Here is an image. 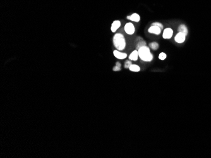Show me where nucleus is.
Wrapping results in <instances>:
<instances>
[{
  "mask_svg": "<svg viewBox=\"0 0 211 158\" xmlns=\"http://www.w3.org/2000/svg\"><path fill=\"white\" fill-rule=\"evenodd\" d=\"M129 69L132 72H139L140 71V68L136 64H131V66L129 68Z\"/></svg>",
  "mask_w": 211,
  "mask_h": 158,
  "instance_id": "12",
  "label": "nucleus"
},
{
  "mask_svg": "<svg viewBox=\"0 0 211 158\" xmlns=\"http://www.w3.org/2000/svg\"><path fill=\"white\" fill-rule=\"evenodd\" d=\"M186 36L187 35H184V33H181V32H178L176 34V35L175 36V37H174V40H175L177 43H183L186 39Z\"/></svg>",
  "mask_w": 211,
  "mask_h": 158,
  "instance_id": "4",
  "label": "nucleus"
},
{
  "mask_svg": "<svg viewBox=\"0 0 211 158\" xmlns=\"http://www.w3.org/2000/svg\"><path fill=\"white\" fill-rule=\"evenodd\" d=\"M173 34V30L170 28H167L164 30L162 37L164 39H169L172 37Z\"/></svg>",
  "mask_w": 211,
  "mask_h": 158,
  "instance_id": "5",
  "label": "nucleus"
},
{
  "mask_svg": "<svg viewBox=\"0 0 211 158\" xmlns=\"http://www.w3.org/2000/svg\"><path fill=\"white\" fill-rule=\"evenodd\" d=\"M113 42L116 49L120 51H123L127 46L126 39L122 33H116L113 39Z\"/></svg>",
  "mask_w": 211,
  "mask_h": 158,
  "instance_id": "1",
  "label": "nucleus"
},
{
  "mask_svg": "<svg viewBox=\"0 0 211 158\" xmlns=\"http://www.w3.org/2000/svg\"><path fill=\"white\" fill-rule=\"evenodd\" d=\"M132 64L131 63V60H128V61H127L125 62V63H124V68L126 69H129L130 66H131V65Z\"/></svg>",
  "mask_w": 211,
  "mask_h": 158,
  "instance_id": "16",
  "label": "nucleus"
},
{
  "mask_svg": "<svg viewBox=\"0 0 211 158\" xmlns=\"http://www.w3.org/2000/svg\"><path fill=\"white\" fill-rule=\"evenodd\" d=\"M152 25H156V26H157V27H159V28H160L161 30H162V29L163 28V25H162V23H159V22H154V23H152Z\"/></svg>",
  "mask_w": 211,
  "mask_h": 158,
  "instance_id": "18",
  "label": "nucleus"
},
{
  "mask_svg": "<svg viewBox=\"0 0 211 158\" xmlns=\"http://www.w3.org/2000/svg\"><path fill=\"white\" fill-rule=\"evenodd\" d=\"M121 23L120 20H115V21L113 22L112 24H111V32L115 33L117 31L119 28L121 27Z\"/></svg>",
  "mask_w": 211,
  "mask_h": 158,
  "instance_id": "7",
  "label": "nucleus"
},
{
  "mask_svg": "<svg viewBox=\"0 0 211 158\" xmlns=\"http://www.w3.org/2000/svg\"><path fill=\"white\" fill-rule=\"evenodd\" d=\"M166 58H167V55L165 53H164V52H161V53L159 55V59L161 60H162V61L166 59Z\"/></svg>",
  "mask_w": 211,
  "mask_h": 158,
  "instance_id": "17",
  "label": "nucleus"
},
{
  "mask_svg": "<svg viewBox=\"0 0 211 158\" xmlns=\"http://www.w3.org/2000/svg\"><path fill=\"white\" fill-rule=\"evenodd\" d=\"M178 30L179 32H181V33L186 35H187V34H188V28H187V27L184 25H180L179 27H178Z\"/></svg>",
  "mask_w": 211,
  "mask_h": 158,
  "instance_id": "11",
  "label": "nucleus"
},
{
  "mask_svg": "<svg viewBox=\"0 0 211 158\" xmlns=\"http://www.w3.org/2000/svg\"><path fill=\"white\" fill-rule=\"evenodd\" d=\"M149 47H150V48L152 50H154V51H156V50H157L159 49V44L157 43V42H152V43L149 44Z\"/></svg>",
  "mask_w": 211,
  "mask_h": 158,
  "instance_id": "13",
  "label": "nucleus"
},
{
  "mask_svg": "<svg viewBox=\"0 0 211 158\" xmlns=\"http://www.w3.org/2000/svg\"><path fill=\"white\" fill-rule=\"evenodd\" d=\"M144 46H146V42L144 40H142V41H139L137 45V50H139L140 48Z\"/></svg>",
  "mask_w": 211,
  "mask_h": 158,
  "instance_id": "14",
  "label": "nucleus"
},
{
  "mask_svg": "<svg viewBox=\"0 0 211 158\" xmlns=\"http://www.w3.org/2000/svg\"><path fill=\"white\" fill-rule=\"evenodd\" d=\"M161 29L159 27L156 25H152L151 27L149 28L148 32L150 33H153V34L156 35H159L161 32Z\"/></svg>",
  "mask_w": 211,
  "mask_h": 158,
  "instance_id": "8",
  "label": "nucleus"
},
{
  "mask_svg": "<svg viewBox=\"0 0 211 158\" xmlns=\"http://www.w3.org/2000/svg\"><path fill=\"white\" fill-rule=\"evenodd\" d=\"M113 54L114 56L116 58L118 59H124L125 58H127V54L126 53H124V52H120V51H118V50H115L113 51Z\"/></svg>",
  "mask_w": 211,
  "mask_h": 158,
  "instance_id": "6",
  "label": "nucleus"
},
{
  "mask_svg": "<svg viewBox=\"0 0 211 158\" xmlns=\"http://www.w3.org/2000/svg\"><path fill=\"white\" fill-rule=\"evenodd\" d=\"M121 64H120V62H117L116 63V66L114 67L113 69V70L114 71H120V70H121Z\"/></svg>",
  "mask_w": 211,
  "mask_h": 158,
  "instance_id": "15",
  "label": "nucleus"
},
{
  "mask_svg": "<svg viewBox=\"0 0 211 158\" xmlns=\"http://www.w3.org/2000/svg\"><path fill=\"white\" fill-rule=\"evenodd\" d=\"M124 31L128 35H133L135 31L134 25L132 23L128 22L124 25Z\"/></svg>",
  "mask_w": 211,
  "mask_h": 158,
  "instance_id": "3",
  "label": "nucleus"
},
{
  "mask_svg": "<svg viewBox=\"0 0 211 158\" xmlns=\"http://www.w3.org/2000/svg\"><path fill=\"white\" fill-rule=\"evenodd\" d=\"M129 59L131 60V61H136L138 60V58H139V52H138L137 50H135L133 51L131 54H130V55H129Z\"/></svg>",
  "mask_w": 211,
  "mask_h": 158,
  "instance_id": "10",
  "label": "nucleus"
},
{
  "mask_svg": "<svg viewBox=\"0 0 211 158\" xmlns=\"http://www.w3.org/2000/svg\"><path fill=\"white\" fill-rule=\"evenodd\" d=\"M127 19L130 20V21H134V22H139L140 20V17L139 14L133 13L130 16L127 17Z\"/></svg>",
  "mask_w": 211,
  "mask_h": 158,
  "instance_id": "9",
  "label": "nucleus"
},
{
  "mask_svg": "<svg viewBox=\"0 0 211 158\" xmlns=\"http://www.w3.org/2000/svg\"><path fill=\"white\" fill-rule=\"evenodd\" d=\"M139 52V57L140 58V59L142 60L145 62H150L153 59V55L150 52V49L147 46L142 47L140 48L139 50H137Z\"/></svg>",
  "mask_w": 211,
  "mask_h": 158,
  "instance_id": "2",
  "label": "nucleus"
}]
</instances>
